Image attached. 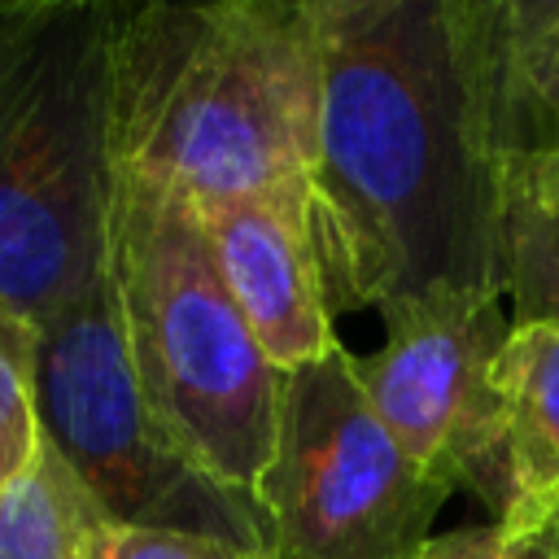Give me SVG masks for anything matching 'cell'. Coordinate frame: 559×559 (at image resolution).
<instances>
[{
	"label": "cell",
	"instance_id": "1",
	"mask_svg": "<svg viewBox=\"0 0 559 559\" xmlns=\"http://www.w3.org/2000/svg\"><path fill=\"white\" fill-rule=\"evenodd\" d=\"M314 17L310 218L332 314L502 297L498 162L459 0H314Z\"/></svg>",
	"mask_w": 559,
	"mask_h": 559
},
{
	"label": "cell",
	"instance_id": "2",
	"mask_svg": "<svg viewBox=\"0 0 559 559\" xmlns=\"http://www.w3.org/2000/svg\"><path fill=\"white\" fill-rule=\"evenodd\" d=\"M314 0L127 4L114 48V162L197 205L310 188Z\"/></svg>",
	"mask_w": 559,
	"mask_h": 559
},
{
	"label": "cell",
	"instance_id": "3",
	"mask_svg": "<svg viewBox=\"0 0 559 559\" xmlns=\"http://www.w3.org/2000/svg\"><path fill=\"white\" fill-rule=\"evenodd\" d=\"M114 0H0V314L39 328L109 262Z\"/></svg>",
	"mask_w": 559,
	"mask_h": 559
},
{
	"label": "cell",
	"instance_id": "4",
	"mask_svg": "<svg viewBox=\"0 0 559 559\" xmlns=\"http://www.w3.org/2000/svg\"><path fill=\"white\" fill-rule=\"evenodd\" d=\"M109 275L148 406L210 476L253 493L275 450L284 371L231 301L197 201L118 170Z\"/></svg>",
	"mask_w": 559,
	"mask_h": 559
},
{
	"label": "cell",
	"instance_id": "5",
	"mask_svg": "<svg viewBox=\"0 0 559 559\" xmlns=\"http://www.w3.org/2000/svg\"><path fill=\"white\" fill-rule=\"evenodd\" d=\"M35 415L39 437L70 467L100 524L275 550L258 498L210 476L148 406L131 367L109 262L35 328Z\"/></svg>",
	"mask_w": 559,
	"mask_h": 559
},
{
	"label": "cell",
	"instance_id": "6",
	"mask_svg": "<svg viewBox=\"0 0 559 559\" xmlns=\"http://www.w3.org/2000/svg\"><path fill=\"white\" fill-rule=\"evenodd\" d=\"M450 493L380 424L341 341L284 371L275 450L253 489L280 559H415Z\"/></svg>",
	"mask_w": 559,
	"mask_h": 559
},
{
	"label": "cell",
	"instance_id": "7",
	"mask_svg": "<svg viewBox=\"0 0 559 559\" xmlns=\"http://www.w3.org/2000/svg\"><path fill=\"white\" fill-rule=\"evenodd\" d=\"M511 336L502 297H441L384 319V345L358 358L367 402L415 467L472 493L493 524L511 502L493 362Z\"/></svg>",
	"mask_w": 559,
	"mask_h": 559
},
{
	"label": "cell",
	"instance_id": "8",
	"mask_svg": "<svg viewBox=\"0 0 559 559\" xmlns=\"http://www.w3.org/2000/svg\"><path fill=\"white\" fill-rule=\"evenodd\" d=\"M214 262L262 354L280 371L319 362L332 345V306L310 218V188H280L197 205Z\"/></svg>",
	"mask_w": 559,
	"mask_h": 559
},
{
	"label": "cell",
	"instance_id": "9",
	"mask_svg": "<svg viewBox=\"0 0 559 559\" xmlns=\"http://www.w3.org/2000/svg\"><path fill=\"white\" fill-rule=\"evenodd\" d=\"M493 162L559 153V0H459Z\"/></svg>",
	"mask_w": 559,
	"mask_h": 559
},
{
	"label": "cell",
	"instance_id": "10",
	"mask_svg": "<svg viewBox=\"0 0 559 559\" xmlns=\"http://www.w3.org/2000/svg\"><path fill=\"white\" fill-rule=\"evenodd\" d=\"M493 384L511 472V502L498 528L511 546H524L559 515V319L511 328Z\"/></svg>",
	"mask_w": 559,
	"mask_h": 559
},
{
	"label": "cell",
	"instance_id": "11",
	"mask_svg": "<svg viewBox=\"0 0 559 559\" xmlns=\"http://www.w3.org/2000/svg\"><path fill=\"white\" fill-rule=\"evenodd\" d=\"M498 258L511 328L559 319V153L498 162Z\"/></svg>",
	"mask_w": 559,
	"mask_h": 559
},
{
	"label": "cell",
	"instance_id": "12",
	"mask_svg": "<svg viewBox=\"0 0 559 559\" xmlns=\"http://www.w3.org/2000/svg\"><path fill=\"white\" fill-rule=\"evenodd\" d=\"M96 524V507L44 441L31 476L0 493V559H79Z\"/></svg>",
	"mask_w": 559,
	"mask_h": 559
},
{
	"label": "cell",
	"instance_id": "13",
	"mask_svg": "<svg viewBox=\"0 0 559 559\" xmlns=\"http://www.w3.org/2000/svg\"><path fill=\"white\" fill-rule=\"evenodd\" d=\"M39 450L44 437L35 415V328L0 314V493L31 476Z\"/></svg>",
	"mask_w": 559,
	"mask_h": 559
},
{
	"label": "cell",
	"instance_id": "14",
	"mask_svg": "<svg viewBox=\"0 0 559 559\" xmlns=\"http://www.w3.org/2000/svg\"><path fill=\"white\" fill-rule=\"evenodd\" d=\"M79 559H280V555H275V550H258V546L218 542V537L96 524V528L83 537Z\"/></svg>",
	"mask_w": 559,
	"mask_h": 559
},
{
	"label": "cell",
	"instance_id": "15",
	"mask_svg": "<svg viewBox=\"0 0 559 559\" xmlns=\"http://www.w3.org/2000/svg\"><path fill=\"white\" fill-rule=\"evenodd\" d=\"M415 559H520V550L502 537L498 524H485V528L432 533Z\"/></svg>",
	"mask_w": 559,
	"mask_h": 559
},
{
	"label": "cell",
	"instance_id": "16",
	"mask_svg": "<svg viewBox=\"0 0 559 559\" xmlns=\"http://www.w3.org/2000/svg\"><path fill=\"white\" fill-rule=\"evenodd\" d=\"M524 559H559V524H546L537 537H528L524 546H515Z\"/></svg>",
	"mask_w": 559,
	"mask_h": 559
},
{
	"label": "cell",
	"instance_id": "17",
	"mask_svg": "<svg viewBox=\"0 0 559 559\" xmlns=\"http://www.w3.org/2000/svg\"><path fill=\"white\" fill-rule=\"evenodd\" d=\"M550 524H559V515H555V520H550Z\"/></svg>",
	"mask_w": 559,
	"mask_h": 559
},
{
	"label": "cell",
	"instance_id": "18",
	"mask_svg": "<svg viewBox=\"0 0 559 559\" xmlns=\"http://www.w3.org/2000/svg\"><path fill=\"white\" fill-rule=\"evenodd\" d=\"M520 559H524V555H520Z\"/></svg>",
	"mask_w": 559,
	"mask_h": 559
}]
</instances>
